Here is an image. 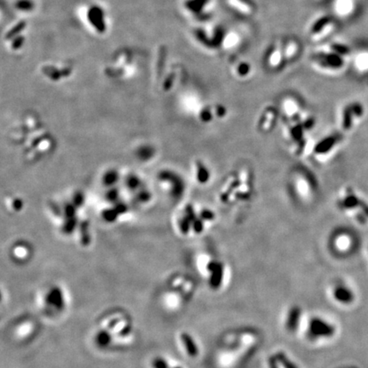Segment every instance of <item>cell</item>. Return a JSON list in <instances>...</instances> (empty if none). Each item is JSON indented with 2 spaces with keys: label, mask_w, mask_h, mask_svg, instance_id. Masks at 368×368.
<instances>
[{
  "label": "cell",
  "mask_w": 368,
  "mask_h": 368,
  "mask_svg": "<svg viewBox=\"0 0 368 368\" xmlns=\"http://www.w3.org/2000/svg\"><path fill=\"white\" fill-rule=\"evenodd\" d=\"M360 208L362 209L363 213L368 217V204H366L362 200H361V202H360Z\"/></svg>",
  "instance_id": "obj_23"
},
{
  "label": "cell",
  "mask_w": 368,
  "mask_h": 368,
  "mask_svg": "<svg viewBox=\"0 0 368 368\" xmlns=\"http://www.w3.org/2000/svg\"><path fill=\"white\" fill-rule=\"evenodd\" d=\"M228 115L227 107L220 103H211L202 107L199 118L203 124H212L224 120Z\"/></svg>",
  "instance_id": "obj_9"
},
{
  "label": "cell",
  "mask_w": 368,
  "mask_h": 368,
  "mask_svg": "<svg viewBox=\"0 0 368 368\" xmlns=\"http://www.w3.org/2000/svg\"><path fill=\"white\" fill-rule=\"evenodd\" d=\"M181 338L189 355L193 356V357L196 356L198 353L197 348H196V345L194 343L193 338H191L190 336L187 333H182Z\"/></svg>",
  "instance_id": "obj_21"
},
{
  "label": "cell",
  "mask_w": 368,
  "mask_h": 368,
  "mask_svg": "<svg viewBox=\"0 0 368 368\" xmlns=\"http://www.w3.org/2000/svg\"><path fill=\"white\" fill-rule=\"evenodd\" d=\"M270 368H276V366H275V362H273V361H271V362H270Z\"/></svg>",
  "instance_id": "obj_24"
},
{
  "label": "cell",
  "mask_w": 368,
  "mask_h": 368,
  "mask_svg": "<svg viewBox=\"0 0 368 368\" xmlns=\"http://www.w3.org/2000/svg\"><path fill=\"white\" fill-rule=\"evenodd\" d=\"M195 179L201 185H206L212 179V171L207 164L201 161L195 163Z\"/></svg>",
  "instance_id": "obj_14"
},
{
  "label": "cell",
  "mask_w": 368,
  "mask_h": 368,
  "mask_svg": "<svg viewBox=\"0 0 368 368\" xmlns=\"http://www.w3.org/2000/svg\"><path fill=\"white\" fill-rule=\"evenodd\" d=\"M256 193L253 172L246 167L231 171L218 190V201L225 206L251 203Z\"/></svg>",
  "instance_id": "obj_1"
},
{
  "label": "cell",
  "mask_w": 368,
  "mask_h": 368,
  "mask_svg": "<svg viewBox=\"0 0 368 368\" xmlns=\"http://www.w3.org/2000/svg\"><path fill=\"white\" fill-rule=\"evenodd\" d=\"M354 115L355 116L351 104L346 106L344 108L343 114H342V128L345 131H349L351 129Z\"/></svg>",
  "instance_id": "obj_17"
},
{
  "label": "cell",
  "mask_w": 368,
  "mask_h": 368,
  "mask_svg": "<svg viewBox=\"0 0 368 368\" xmlns=\"http://www.w3.org/2000/svg\"><path fill=\"white\" fill-rule=\"evenodd\" d=\"M290 187L293 196L303 202L311 201L318 192L315 178L305 170H296L291 173Z\"/></svg>",
  "instance_id": "obj_3"
},
{
  "label": "cell",
  "mask_w": 368,
  "mask_h": 368,
  "mask_svg": "<svg viewBox=\"0 0 368 368\" xmlns=\"http://www.w3.org/2000/svg\"><path fill=\"white\" fill-rule=\"evenodd\" d=\"M281 355H279V357H281V361H283L285 366H286V368H297L295 367L294 364H292L290 362V361L287 358L285 357L283 354H280Z\"/></svg>",
  "instance_id": "obj_22"
},
{
  "label": "cell",
  "mask_w": 368,
  "mask_h": 368,
  "mask_svg": "<svg viewBox=\"0 0 368 368\" xmlns=\"http://www.w3.org/2000/svg\"><path fill=\"white\" fill-rule=\"evenodd\" d=\"M281 122L285 139L293 155L300 157L307 153L309 154L313 145L310 143L309 134L315 129V118L303 111L293 117L281 120Z\"/></svg>",
  "instance_id": "obj_2"
},
{
  "label": "cell",
  "mask_w": 368,
  "mask_h": 368,
  "mask_svg": "<svg viewBox=\"0 0 368 368\" xmlns=\"http://www.w3.org/2000/svg\"><path fill=\"white\" fill-rule=\"evenodd\" d=\"M343 136L338 133L328 135L324 138L317 141L312 145L309 154H312L315 160L321 161L323 158H326L331 153L338 143L342 140Z\"/></svg>",
  "instance_id": "obj_7"
},
{
  "label": "cell",
  "mask_w": 368,
  "mask_h": 368,
  "mask_svg": "<svg viewBox=\"0 0 368 368\" xmlns=\"http://www.w3.org/2000/svg\"><path fill=\"white\" fill-rule=\"evenodd\" d=\"M311 62L320 70H336L343 67L344 59L341 55L332 50H319L312 55Z\"/></svg>",
  "instance_id": "obj_4"
},
{
  "label": "cell",
  "mask_w": 368,
  "mask_h": 368,
  "mask_svg": "<svg viewBox=\"0 0 368 368\" xmlns=\"http://www.w3.org/2000/svg\"><path fill=\"white\" fill-rule=\"evenodd\" d=\"M225 33L220 27L216 25H211L204 28L196 31V38L201 44L210 49H215L223 44Z\"/></svg>",
  "instance_id": "obj_6"
},
{
  "label": "cell",
  "mask_w": 368,
  "mask_h": 368,
  "mask_svg": "<svg viewBox=\"0 0 368 368\" xmlns=\"http://www.w3.org/2000/svg\"><path fill=\"white\" fill-rule=\"evenodd\" d=\"M335 298L342 303H350L353 300L351 291L345 287H338L335 290Z\"/></svg>",
  "instance_id": "obj_20"
},
{
  "label": "cell",
  "mask_w": 368,
  "mask_h": 368,
  "mask_svg": "<svg viewBox=\"0 0 368 368\" xmlns=\"http://www.w3.org/2000/svg\"><path fill=\"white\" fill-rule=\"evenodd\" d=\"M251 73H252L251 65L245 61H240L234 66V74L241 79L247 78L248 76H250Z\"/></svg>",
  "instance_id": "obj_18"
},
{
  "label": "cell",
  "mask_w": 368,
  "mask_h": 368,
  "mask_svg": "<svg viewBox=\"0 0 368 368\" xmlns=\"http://www.w3.org/2000/svg\"><path fill=\"white\" fill-rule=\"evenodd\" d=\"M281 44H282V49H283L286 64L288 62H291L299 56L301 46L297 40L289 38L283 42H281Z\"/></svg>",
  "instance_id": "obj_13"
},
{
  "label": "cell",
  "mask_w": 368,
  "mask_h": 368,
  "mask_svg": "<svg viewBox=\"0 0 368 368\" xmlns=\"http://www.w3.org/2000/svg\"><path fill=\"white\" fill-rule=\"evenodd\" d=\"M239 42H240V36L238 35V34L234 32L225 33L222 46L225 47V49L230 50L239 44Z\"/></svg>",
  "instance_id": "obj_19"
},
{
  "label": "cell",
  "mask_w": 368,
  "mask_h": 368,
  "mask_svg": "<svg viewBox=\"0 0 368 368\" xmlns=\"http://www.w3.org/2000/svg\"><path fill=\"white\" fill-rule=\"evenodd\" d=\"M185 8L194 17L201 19L207 18L212 15L214 10L213 0H187Z\"/></svg>",
  "instance_id": "obj_11"
},
{
  "label": "cell",
  "mask_w": 368,
  "mask_h": 368,
  "mask_svg": "<svg viewBox=\"0 0 368 368\" xmlns=\"http://www.w3.org/2000/svg\"><path fill=\"white\" fill-rule=\"evenodd\" d=\"M333 25L330 17H320L315 19L308 28V37L313 42H319L327 37Z\"/></svg>",
  "instance_id": "obj_8"
},
{
  "label": "cell",
  "mask_w": 368,
  "mask_h": 368,
  "mask_svg": "<svg viewBox=\"0 0 368 368\" xmlns=\"http://www.w3.org/2000/svg\"><path fill=\"white\" fill-rule=\"evenodd\" d=\"M207 268L211 272V283L217 286L221 283L225 273V266L220 262L211 260L207 264Z\"/></svg>",
  "instance_id": "obj_15"
},
{
  "label": "cell",
  "mask_w": 368,
  "mask_h": 368,
  "mask_svg": "<svg viewBox=\"0 0 368 368\" xmlns=\"http://www.w3.org/2000/svg\"><path fill=\"white\" fill-rule=\"evenodd\" d=\"M226 4L236 13L250 17L254 14L255 6L250 0H225Z\"/></svg>",
  "instance_id": "obj_12"
},
{
  "label": "cell",
  "mask_w": 368,
  "mask_h": 368,
  "mask_svg": "<svg viewBox=\"0 0 368 368\" xmlns=\"http://www.w3.org/2000/svg\"><path fill=\"white\" fill-rule=\"evenodd\" d=\"M311 331L315 336L328 337L333 333V328L330 325L322 322V320H313L311 324Z\"/></svg>",
  "instance_id": "obj_16"
},
{
  "label": "cell",
  "mask_w": 368,
  "mask_h": 368,
  "mask_svg": "<svg viewBox=\"0 0 368 368\" xmlns=\"http://www.w3.org/2000/svg\"><path fill=\"white\" fill-rule=\"evenodd\" d=\"M280 120H281L280 109L275 106H267L258 115L257 129L261 133H269L275 130Z\"/></svg>",
  "instance_id": "obj_5"
},
{
  "label": "cell",
  "mask_w": 368,
  "mask_h": 368,
  "mask_svg": "<svg viewBox=\"0 0 368 368\" xmlns=\"http://www.w3.org/2000/svg\"><path fill=\"white\" fill-rule=\"evenodd\" d=\"M265 62L272 70H280L286 64L281 43H275L268 48L265 54Z\"/></svg>",
  "instance_id": "obj_10"
}]
</instances>
